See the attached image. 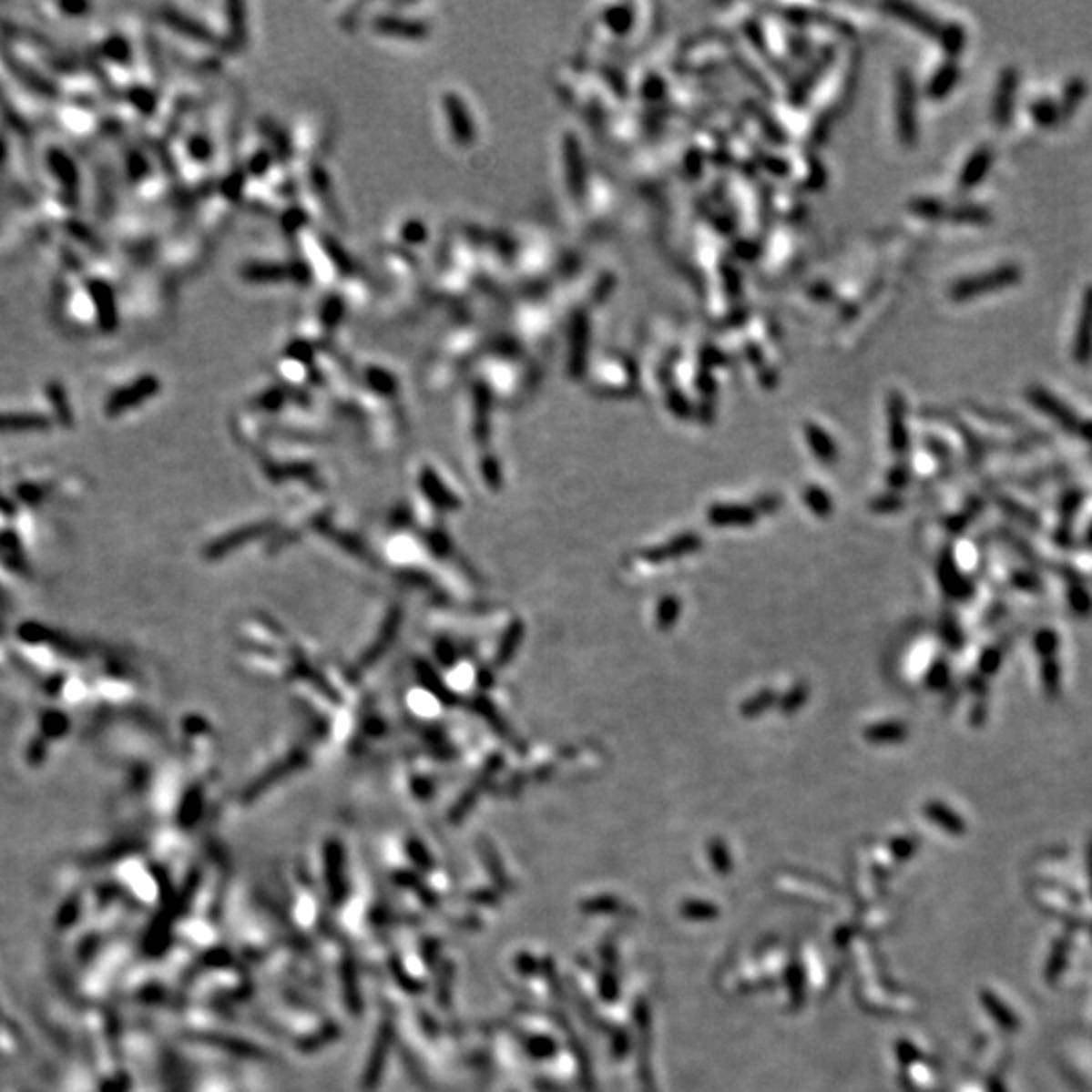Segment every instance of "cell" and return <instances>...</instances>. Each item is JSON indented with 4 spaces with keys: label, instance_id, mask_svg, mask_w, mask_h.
I'll use <instances>...</instances> for the list:
<instances>
[{
    "label": "cell",
    "instance_id": "obj_1",
    "mask_svg": "<svg viewBox=\"0 0 1092 1092\" xmlns=\"http://www.w3.org/2000/svg\"><path fill=\"white\" fill-rule=\"evenodd\" d=\"M1020 280H1022V271L1017 270L1015 265H1002V268H995L994 271L979 275V278L959 281L957 286L953 288L951 296L957 300L977 298V296H981V293H989L999 288L1014 286V283H1017Z\"/></svg>",
    "mask_w": 1092,
    "mask_h": 1092
},
{
    "label": "cell",
    "instance_id": "obj_2",
    "mask_svg": "<svg viewBox=\"0 0 1092 1092\" xmlns=\"http://www.w3.org/2000/svg\"><path fill=\"white\" fill-rule=\"evenodd\" d=\"M1072 356H1075L1078 364H1088L1092 361V286H1088L1087 291L1082 293Z\"/></svg>",
    "mask_w": 1092,
    "mask_h": 1092
},
{
    "label": "cell",
    "instance_id": "obj_3",
    "mask_svg": "<svg viewBox=\"0 0 1092 1092\" xmlns=\"http://www.w3.org/2000/svg\"><path fill=\"white\" fill-rule=\"evenodd\" d=\"M1027 397L1034 403L1036 407L1040 411H1044L1046 415H1050L1058 421L1060 425H1064L1066 429L1077 431L1080 427V421L1077 417L1075 411H1070L1066 405H1064L1062 401H1058L1054 394H1050L1048 391H1044L1042 387H1034L1027 393Z\"/></svg>",
    "mask_w": 1092,
    "mask_h": 1092
},
{
    "label": "cell",
    "instance_id": "obj_4",
    "mask_svg": "<svg viewBox=\"0 0 1092 1092\" xmlns=\"http://www.w3.org/2000/svg\"><path fill=\"white\" fill-rule=\"evenodd\" d=\"M1017 87V73L1015 69H1005L999 77V86L994 99V120L999 126H1005L1012 117L1014 109V96Z\"/></svg>",
    "mask_w": 1092,
    "mask_h": 1092
},
{
    "label": "cell",
    "instance_id": "obj_5",
    "mask_svg": "<svg viewBox=\"0 0 1092 1092\" xmlns=\"http://www.w3.org/2000/svg\"><path fill=\"white\" fill-rule=\"evenodd\" d=\"M989 164H991V150H985V148L977 150L971 156L969 164L961 174V185L965 189L975 187L981 180V177H984V174L989 170Z\"/></svg>",
    "mask_w": 1092,
    "mask_h": 1092
},
{
    "label": "cell",
    "instance_id": "obj_6",
    "mask_svg": "<svg viewBox=\"0 0 1092 1092\" xmlns=\"http://www.w3.org/2000/svg\"><path fill=\"white\" fill-rule=\"evenodd\" d=\"M1085 96H1087V81L1085 79H1078L1077 77V79H1072L1066 87H1064L1062 102L1058 104L1060 106L1062 120H1064V117H1070L1072 116V112H1075V109L1080 106V102H1082V99H1085Z\"/></svg>",
    "mask_w": 1092,
    "mask_h": 1092
},
{
    "label": "cell",
    "instance_id": "obj_7",
    "mask_svg": "<svg viewBox=\"0 0 1092 1092\" xmlns=\"http://www.w3.org/2000/svg\"><path fill=\"white\" fill-rule=\"evenodd\" d=\"M1030 114L1034 117V122L1044 128L1056 126L1058 122H1062L1060 106L1056 102H1052V99H1036L1034 104H1030Z\"/></svg>",
    "mask_w": 1092,
    "mask_h": 1092
}]
</instances>
